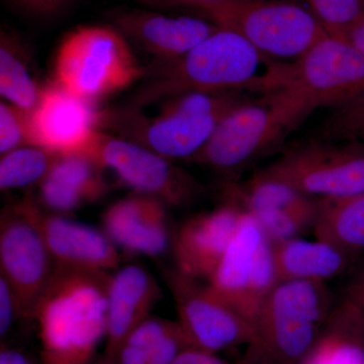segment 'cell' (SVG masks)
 <instances>
[{"label":"cell","mask_w":364,"mask_h":364,"mask_svg":"<svg viewBox=\"0 0 364 364\" xmlns=\"http://www.w3.org/2000/svg\"><path fill=\"white\" fill-rule=\"evenodd\" d=\"M31 145L28 114L16 105L1 102L0 104V153Z\"/></svg>","instance_id":"obj_30"},{"label":"cell","mask_w":364,"mask_h":364,"mask_svg":"<svg viewBox=\"0 0 364 364\" xmlns=\"http://www.w3.org/2000/svg\"><path fill=\"white\" fill-rule=\"evenodd\" d=\"M264 239L259 223L244 210L226 252L208 282L218 296L242 315L254 260Z\"/></svg>","instance_id":"obj_20"},{"label":"cell","mask_w":364,"mask_h":364,"mask_svg":"<svg viewBox=\"0 0 364 364\" xmlns=\"http://www.w3.org/2000/svg\"><path fill=\"white\" fill-rule=\"evenodd\" d=\"M161 289L155 277L138 264L119 267L107 284V336L104 359L114 363L124 340L150 317Z\"/></svg>","instance_id":"obj_18"},{"label":"cell","mask_w":364,"mask_h":364,"mask_svg":"<svg viewBox=\"0 0 364 364\" xmlns=\"http://www.w3.org/2000/svg\"><path fill=\"white\" fill-rule=\"evenodd\" d=\"M21 318L20 304L13 289L4 277H0V335L6 336L16 318Z\"/></svg>","instance_id":"obj_31"},{"label":"cell","mask_w":364,"mask_h":364,"mask_svg":"<svg viewBox=\"0 0 364 364\" xmlns=\"http://www.w3.org/2000/svg\"><path fill=\"white\" fill-rule=\"evenodd\" d=\"M172 364H229L214 352L203 350L195 346L183 349Z\"/></svg>","instance_id":"obj_34"},{"label":"cell","mask_w":364,"mask_h":364,"mask_svg":"<svg viewBox=\"0 0 364 364\" xmlns=\"http://www.w3.org/2000/svg\"><path fill=\"white\" fill-rule=\"evenodd\" d=\"M81 154L111 170L134 193L156 198L168 208L193 205L207 193L203 184L173 160L105 131H95Z\"/></svg>","instance_id":"obj_8"},{"label":"cell","mask_w":364,"mask_h":364,"mask_svg":"<svg viewBox=\"0 0 364 364\" xmlns=\"http://www.w3.org/2000/svg\"><path fill=\"white\" fill-rule=\"evenodd\" d=\"M100 112L54 80L46 83L39 104L28 114L31 145L57 156L81 153L100 130Z\"/></svg>","instance_id":"obj_13"},{"label":"cell","mask_w":364,"mask_h":364,"mask_svg":"<svg viewBox=\"0 0 364 364\" xmlns=\"http://www.w3.org/2000/svg\"><path fill=\"white\" fill-rule=\"evenodd\" d=\"M56 156L35 145L23 146L1 155L0 188L7 191L40 184Z\"/></svg>","instance_id":"obj_26"},{"label":"cell","mask_w":364,"mask_h":364,"mask_svg":"<svg viewBox=\"0 0 364 364\" xmlns=\"http://www.w3.org/2000/svg\"><path fill=\"white\" fill-rule=\"evenodd\" d=\"M320 139L329 141L364 140V95L333 107L320 130Z\"/></svg>","instance_id":"obj_29"},{"label":"cell","mask_w":364,"mask_h":364,"mask_svg":"<svg viewBox=\"0 0 364 364\" xmlns=\"http://www.w3.org/2000/svg\"><path fill=\"white\" fill-rule=\"evenodd\" d=\"M315 200L364 193V144L315 139L289 148L263 169Z\"/></svg>","instance_id":"obj_10"},{"label":"cell","mask_w":364,"mask_h":364,"mask_svg":"<svg viewBox=\"0 0 364 364\" xmlns=\"http://www.w3.org/2000/svg\"><path fill=\"white\" fill-rule=\"evenodd\" d=\"M325 282H280L260 306L242 364H303L333 312Z\"/></svg>","instance_id":"obj_5"},{"label":"cell","mask_w":364,"mask_h":364,"mask_svg":"<svg viewBox=\"0 0 364 364\" xmlns=\"http://www.w3.org/2000/svg\"><path fill=\"white\" fill-rule=\"evenodd\" d=\"M303 364H364V322L344 305L333 310L315 348Z\"/></svg>","instance_id":"obj_25"},{"label":"cell","mask_w":364,"mask_h":364,"mask_svg":"<svg viewBox=\"0 0 364 364\" xmlns=\"http://www.w3.org/2000/svg\"><path fill=\"white\" fill-rule=\"evenodd\" d=\"M41 224L56 272L109 273L119 267V248L102 230L44 210Z\"/></svg>","instance_id":"obj_16"},{"label":"cell","mask_w":364,"mask_h":364,"mask_svg":"<svg viewBox=\"0 0 364 364\" xmlns=\"http://www.w3.org/2000/svg\"><path fill=\"white\" fill-rule=\"evenodd\" d=\"M26 13L35 16H50L58 14L70 0H11Z\"/></svg>","instance_id":"obj_33"},{"label":"cell","mask_w":364,"mask_h":364,"mask_svg":"<svg viewBox=\"0 0 364 364\" xmlns=\"http://www.w3.org/2000/svg\"><path fill=\"white\" fill-rule=\"evenodd\" d=\"M109 273L55 272L36 306L42 364H91L107 336Z\"/></svg>","instance_id":"obj_2"},{"label":"cell","mask_w":364,"mask_h":364,"mask_svg":"<svg viewBox=\"0 0 364 364\" xmlns=\"http://www.w3.org/2000/svg\"><path fill=\"white\" fill-rule=\"evenodd\" d=\"M42 212L35 198L26 196L4 208L0 219V277L16 294L23 318H33L56 272L43 233Z\"/></svg>","instance_id":"obj_9"},{"label":"cell","mask_w":364,"mask_h":364,"mask_svg":"<svg viewBox=\"0 0 364 364\" xmlns=\"http://www.w3.org/2000/svg\"><path fill=\"white\" fill-rule=\"evenodd\" d=\"M164 203L142 195L112 203L102 215V230L124 252L156 258L172 244L168 215Z\"/></svg>","instance_id":"obj_17"},{"label":"cell","mask_w":364,"mask_h":364,"mask_svg":"<svg viewBox=\"0 0 364 364\" xmlns=\"http://www.w3.org/2000/svg\"><path fill=\"white\" fill-rule=\"evenodd\" d=\"M282 62L261 54L240 33L218 28L181 58L147 68L128 107L144 109L188 92H268L277 90Z\"/></svg>","instance_id":"obj_1"},{"label":"cell","mask_w":364,"mask_h":364,"mask_svg":"<svg viewBox=\"0 0 364 364\" xmlns=\"http://www.w3.org/2000/svg\"><path fill=\"white\" fill-rule=\"evenodd\" d=\"M344 39L348 41L364 57V16L347 32Z\"/></svg>","instance_id":"obj_36"},{"label":"cell","mask_w":364,"mask_h":364,"mask_svg":"<svg viewBox=\"0 0 364 364\" xmlns=\"http://www.w3.org/2000/svg\"><path fill=\"white\" fill-rule=\"evenodd\" d=\"M318 240L331 244L349 257L364 252V193L318 200L313 226Z\"/></svg>","instance_id":"obj_24"},{"label":"cell","mask_w":364,"mask_h":364,"mask_svg":"<svg viewBox=\"0 0 364 364\" xmlns=\"http://www.w3.org/2000/svg\"><path fill=\"white\" fill-rule=\"evenodd\" d=\"M342 301L364 312V267L349 282Z\"/></svg>","instance_id":"obj_35"},{"label":"cell","mask_w":364,"mask_h":364,"mask_svg":"<svg viewBox=\"0 0 364 364\" xmlns=\"http://www.w3.org/2000/svg\"><path fill=\"white\" fill-rule=\"evenodd\" d=\"M244 210L227 203L189 218L172 237L176 270L196 280L212 277L238 228Z\"/></svg>","instance_id":"obj_14"},{"label":"cell","mask_w":364,"mask_h":364,"mask_svg":"<svg viewBox=\"0 0 364 364\" xmlns=\"http://www.w3.org/2000/svg\"><path fill=\"white\" fill-rule=\"evenodd\" d=\"M147 68L114 26L86 25L67 33L54 59L53 80L97 105L142 81Z\"/></svg>","instance_id":"obj_6"},{"label":"cell","mask_w":364,"mask_h":364,"mask_svg":"<svg viewBox=\"0 0 364 364\" xmlns=\"http://www.w3.org/2000/svg\"><path fill=\"white\" fill-rule=\"evenodd\" d=\"M317 109L312 98L294 86L248 98L223 119L191 162L221 172L238 171L280 145Z\"/></svg>","instance_id":"obj_4"},{"label":"cell","mask_w":364,"mask_h":364,"mask_svg":"<svg viewBox=\"0 0 364 364\" xmlns=\"http://www.w3.org/2000/svg\"><path fill=\"white\" fill-rule=\"evenodd\" d=\"M200 282L176 269L167 273L177 322L191 346L217 353L248 344L253 336V323L218 296L208 284Z\"/></svg>","instance_id":"obj_12"},{"label":"cell","mask_w":364,"mask_h":364,"mask_svg":"<svg viewBox=\"0 0 364 364\" xmlns=\"http://www.w3.org/2000/svg\"><path fill=\"white\" fill-rule=\"evenodd\" d=\"M109 23L156 63L181 58L219 28L195 16H167L146 9H117L109 14Z\"/></svg>","instance_id":"obj_15"},{"label":"cell","mask_w":364,"mask_h":364,"mask_svg":"<svg viewBox=\"0 0 364 364\" xmlns=\"http://www.w3.org/2000/svg\"><path fill=\"white\" fill-rule=\"evenodd\" d=\"M33 75L32 56L28 46L11 28L0 33V95L4 102L16 105L30 114L42 93Z\"/></svg>","instance_id":"obj_23"},{"label":"cell","mask_w":364,"mask_h":364,"mask_svg":"<svg viewBox=\"0 0 364 364\" xmlns=\"http://www.w3.org/2000/svg\"><path fill=\"white\" fill-rule=\"evenodd\" d=\"M0 364H33V361L18 349L2 346L0 352Z\"/></svg>","instance_id":"obj_37"},{"label":"cell","mask_w":364,"mask_h":364,"mask_svg":"<svg viewBox=\"0 0 364 364\" xmlns=\"http://www.w3.org/2000/svg\"><path fill=\"white\" fill-rule=\"evenodd\" d=\"M172 323V321L151 316L146 318L124 340L114 363L149 364L151 355Z\"/></svg>","instance_id":"obj_27"},{"label":"cell","mask_w":364,"mask_h":364,"mask_svg":"<svg viewBox=\"0 0 364 364\" xmlns=\"http://www.w3.org/2000/svg\"><path fill=\"white\" fill-rule=\"evenodd\" d=\"M105 168L81 153L59 155L39 184L41 202L57 214L77 210L107 193Z\"/></svg>","instance_id":"obj_19"},{"label":"cell","mask_w":364,"mask_h":364,"mask_svg":"<svg viewBox=\"0 0 364 364\" xmlns=\"http://www.w3.org/2000/svg\"><path fill=\"white\" fill-rule=\"evenodd\" d=\"M327 33L345 38L364 16V0H304Z\"/></svg>","instance_id":"obj_28"},{"label":"cell","mask_w":364,"mask_h":364,"mask_svg":"<svg viewBox=\"0 0 364 364\" xmlns=\"http://www.w3.org/2000/svg\"><path fill=\"white\" fill-rule=\"evenodd\" d=\"M208 21L234 31L274 61H296L327 35L309 9L291 2L230 0L207 14Z\"/></svg>","instance_id":"obj_7"},{"label":"cell","mask_w":364,"mask_h":364,"mask_svg":"<svg viewBox=\"0 0 364 364\" xmlns=\"http://www.w3.org/2000/svg\"><path fill=\"white\" fill-rule=\"evenodd\" d=\"M284 86L304 91L318 107H339L364 95V57L344 38L327 33L301 58L286 62Z\"/></svg>","instance_id":"obj_11"},{"label":"cell","mask_w":364,"mask_h":364,"mask_svg":"<svg viewBox=\"0 0 364 364\" xmlns=\"http://www.w3.org/2000/svg\"><path fill=\"white\" fill-rule=\"evenodd\" d=\"M279 282H326L345 272L351 258L331 244L296 238L272 244Z\"/></svg>","instance_id":"obj_21"},{"label":"cell","mask_w":364,"mask_h":364,"mask_svg":"<svg viewBox=\"0 0 364 364\" xmlns=\"http://www.w3.org/2000/svg\"><path fill=\"white\" fill-rule=\"evenodd\" d=\"M247 100L241 92L182 93L160 102L153 117L128 105L102 109L100 129L173 161H191L223 119Z\"/></svg>","instance_id":"obj_3"},{"label":"cell","mask_w":364,"mask_h":364,"mask_svg":"<svg viewBox=\"0 0 364 364\" xmlns=\"http://www.w3.org/2000/svg\"><path fill=\"white\" fill-rule=\"evenodd\" d=\"M97 364H114L112 363H109V361L105 360V359L102 358V360L100 361Z\"/></svg>","instance_id":"obj_38"},{"label":"cell","mask_w":364,"mask_h":364,"mask_svg":"<svg viewBox=\"0 0 364 364\" xmlns=\"http://www.w3.org/2000/svg\"><path fill=\"white\" fill-rule=\"evenodd\" d=\"M157 9H191L207 16L210 11L230 0H136Z\"/></svg>","instance_id":"obj_32"},{"label":"cell","mask_w":364,"mask_h":364,"mask_svg":"<svg viewBox=\"0 0 364 364\" xmlns=\"http://www.w3.org/2000/svg\"><path fill=\"white\" fill-rule=\"evenodd\" d=\"M228 200L252 215L286 213L315 223L318 200L303 195L287 182L257 172L244 183L232 184L227 189ZM314 226V225H313Z\"/></svg>","instance_id":"obj_22"}]
</instances>
